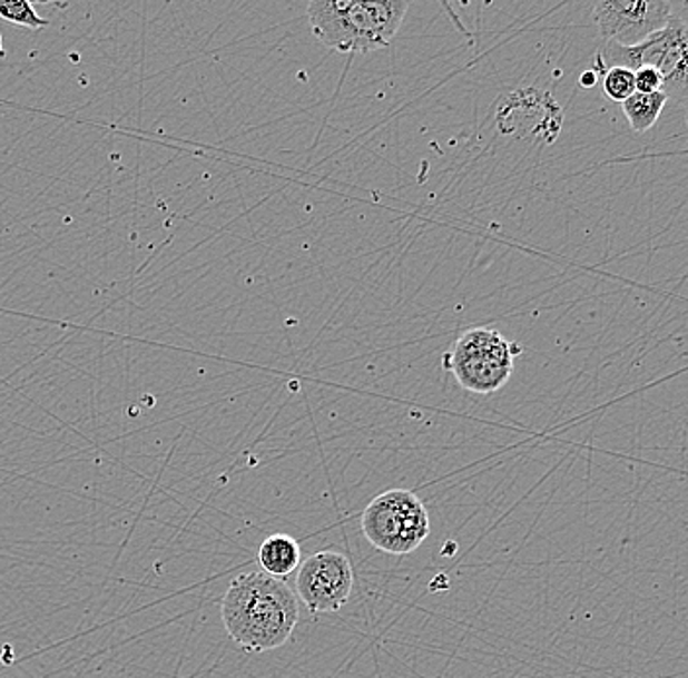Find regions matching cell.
Segmentation results:
<instances>
[{
    "label": "cell",
    "mask_w": 688,
    "mask_h": 678,
    "mask_svg": "<svg viewBox=\"0 0 688 678\" xmlns=\"http://www.w3.org/2000/svg\"><path fill=\"white\" fill-rule=\"evenodd\" d=\"M222 618L229 638L248 654L273 651L296 630L297 597L282 579L250 571L233 579L222 600Z\"/></svg>",
    "instance_id": "1"
},
{
    "label": "cell",
    "mask_w": 688,
    "mask_h": 678,
    "mask_svg": "<svg viewBox=\"0 0 688 678\" xmlns=\"http://www.w3.org/2000/svg\"><path fill=\"white\" fill-rule=\"evenodd\" d=\"M409 9V0H312L307 20L325 48L370 53L392 43Z\"/></svg>",
    "instance_id": "2"
},
{
    "label": "cell",
    "mask_w": 688,
    "mask_h": 678,
    "mask_svg": "<svg viewBox=\"0 0 688 678\" xmlns=\"http://www.w3.org/2000/svg\"><path fill=\"white\" fill-rule=\"evenodd\" d=\"M610 67H626L632 71L640 67H653L664 77L661 92L688 106V26L675 17L664 30L633 48L602 43L594 59V69L602 77V72Z\"/></svg>",
    "instance_id": "3"
},
{
    "label": "cell",
    "mask_w": 688,
    "mask_h": 678,
    "mask_svg": "<svg viewBox=\"0 0 688 678\" xmlns=\"http://www.w3.org/2000/svg\"><path fill=\"white\" fill-rule=\"evenodd\" d=\"M521 352L522 346L507 341L495 328L478 327L458 336L442 362L464 390L489 395L509 383Z\"/></svg>",
    "instance_id": "4"
},
{
    "label": "cell",
    "mask_w": 688,
    "mask_h": 678,
    "mask_svg": "<svg viewBox=\"0 0 688 678\" xmlns=\"http://www.w3.org/2000/svg\"><path fill=\"white\" fill-rule=\"evenodd\" d=\"M362 534L376 550L407 556L431 534V520L423 501L407 489H390L364 509Z\"/></svg>",
    "instance_id": "5"
},
{
    "label": "cell",
    "mask_w": 688,
    "mask_h": 678,
    "mask_svg": "<svg viewBox=\"0 0 688 678\" xmlns=\"http://www.w3.org/2000/svg\"><path fill=\"white\" fill-rule=\"evenodd\" d=\"M592 18L602 43L633 48L671 22V4L665 0H600Z\"/></svg>",
    "instance_id": "6"
},
{
    "label": "cell",
    "mask_w": 688,
    "mask_h": 678,
    "mask_svg": "<svg viewBox=\"0 0 688 678\" xmlns=\"http://www.w3.org/2000/svg\"><path fill=\"white\" fill-rule=\"evenodd\" d=\"M353 587V563L341 551H317L297 571V597L313 615L338 612L351 599Z\"/></svg>",
    "instance_id": "7"
},
{
    "label": "cell",
    "mask_w": 688,
    "mask_h": 678,
    "mask_svg": "<svg viewBox=\"0 0 688 678\" xmlns=\"http://www.w3.org/2000/svg\"><path fill=\"white\" fill-rule=\"evenodd\" d=\"M258 563L266 574L284 579L302 566V548L292 535H268L258 548Z\"/></svg>",
    "instance_id": "8"
},
{
    "label": "cell",
    "mask_w": 688,
    "mask_h": 678,
    "mask_svg": "<svg viewBox=\"0 0 688 678\" xmlns=\"http://www.w3.org/2000/svg\"><path fill=\"white\" fill-rule=\"evenodd\" d=\"M667 100L669 98L664 92H653V95L636 92L626 102H622V112H625L626 120L630 124L632 131L643 134V131L653 128L659 116L664 112Z\"/></svg>",
    "instance_id": "9"
},
{
    "label": "cell",
    "mask_w": 688,
    "mask_h": 678,
    "mask_svg": "<svg viewBox=\"0 0 688 678\" xmlns=\"http://www.w3.org/2000/svg\"><path fill=\"white\" fill-rule=\"evenodd\" d=\"M602 90L612 102L622 105L630 96L636 95V75L626 67H610L602 72Z\"/></svg>",
    "instance_id": "10"
},
{
    "label": "cell",
    "mask_w": 688,
    "mask_h": 678,
    "mask_svg": "<svg viewBox=\"0 0 688 678\" xmlns=\"http://www.w3.org/2000/svg\"><path fill=\"white\" fill-rule=\"evenodd\" d=\"M0 18L10 24L24 26L30 30H43L49 24L48 20L41 18L32 4L26 0H14V2L0 0Z\"/></svg>",
    "instance_id": "11"
},
{
    "label": "cell",
    "mask_w": 688,
    "mask_h": 678,
    "mask_svg": "<svg viewBox=\"0 0 688 678\" xmlns=\"http://www.w3.org/2000/svg\"><path fill=\"white\" fill-rule=\"evenodd\" d=\"M633 75H636V92L653 95V92L664 90V77L653 67H640L633 71Z\"/></svg>",
    "instance_id": "12"
},
{
    "label": "cell",
    "mask_w": 688,
    "mask_h": 678,
    "mask_svg": "<svg viewBox=\"0 0 688 678\" xmlns=\"http://www.w3.org/2000/svg\"><path fill=\"white\" fill-rule=\"evenodd\" d=\"M581 85H583L584 88L594 87V85H597V72H583V75H581Z\"/></svg>",
    "instance_id": "13"
},
{
    "label": "cell",
    "mask_w": 688,
    "mask_h": 678,
    "mask_svg": "<svg viewBox=\"0 0 688 678\" xmlns=\"http://www.w3.org/2000/svg\"><path fill=\"white\" fill-rule=\"evenodd\" d=\"M7 57V51H4V46H2V33H0V59H4Z\"/></svg>",
    "instance_id": "14"
}]
</instances>
